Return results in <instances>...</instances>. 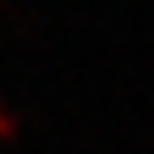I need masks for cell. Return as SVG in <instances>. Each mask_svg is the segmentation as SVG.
<instances>
[{
	"label": "cell",
	"mask_w": 154,
	"mask_h": 154,
	"mask_svg": "<svg viewBox=\"0 0 154 154\" xmlns=\"http://www.w3.org/2000/svg\"><path fill=\"white\" fill-rule=\"evenodd\" d=\"M0 137H5V141H13V137H17V124L9 120L5 111H0Z\"/></svg>",
	"instance_id": "1"
}]
</instances>
